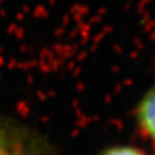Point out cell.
Returning <instances> with one entry per match:
<instances>
[{"instance_id": "6da1fadb", "label": "cell", "mask_w": 155, "mask_h": 155, "mask_svg": "<svg viewBox=\"0 0 155 155\" xmlns=\"http://www.w3.org/2000/svg\"><path fill=\"white\" fill-rule=\"evenodd\" d=\"M0 155H52V151L30 127L0 114Z\"/></svg>"}, {"instance_id": "7a4b0ae2", "label": "cell", "mask_w": 155, "mask_h": 155, "mask_svg": "<svg viewBox=\"0 0 155 155\" xmlns=\"http://www.w3.org/2000/svg\"><path fill=\"white\" fill-rule=\"evenodd\" d=\"M140 127L155 141V83L145 92L136 109Z\"/></svg>"}, {"instance_id": "3957f363", "label": "cell", "mask_w": 155, "mask_h": 155, "mask_svg": "<svg viewBox=\"0 0 155 155\" xmlns=\"http://www.w3.org/2000/svg\"><path fill=\"white\" fill-rule=\"evenodd\" d=\"M100 155H146L141 150L130 147V146H114L110 149H106L104 153Z\"/></svg>"}]
</instances>
